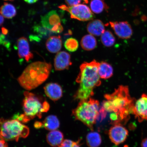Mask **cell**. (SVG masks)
Instances as JSON below:
<instances>
[{
    "label": "cell",
    "instance_id": "cell-1",
    "mask_svg": "<svg viewBox=\"0 0 147 147\" xmlns=\"http://www.w3.org/2000/svg\"><path fill=\"white\" fill-rule=\"evenodd\" d=\"M107 102L108 111L118 114L122 125L130 118V114L135 105V101L129 94L127 86H120L111 94L105 95Z\"/></svg>",
    "mask_w": 147,
    "mask_h": 147
},
{
    "label": "cell",
    "instance_id": "cell-2",
    "mask_svg": "<svg viewBox=\"0 0 147 147\" xmlns=\"http://www.w3.org/2000/svg\"><path fill=\"white\" fill-rule=\"evenodd\" d=\"M51 67L50 63L34 62L26 68L18 78V81L22 87L27 90L35 89L49 78Z\"/></svg>",
    "mask_w": 147,
    "mask_h": 147
},
{
    "label": "cell",
    "instance_id": "cell-3",
    "mask_svg": "<svg viewBox=\"0 0 147 147\" xmlns=\"http://www.w3.org/2000/svg\"><path fill=\"white\" fill-rule=\"evenodd\" d=\"M24 94L22 105L24 113L17 118L21 122H27L36 117L41 118L42 113L49 111L50 106L41 96L28 91L24 92Z\"/></svg>",
    "mask_w": 147,
    "mask_h": 147
},
{
    "label": "cell",
    "instance_id": "cell-4",
    "mask_svg": "<svg viewBox=\"0 0 147 147\" xmlns=\"http://www.w3.org/2000/svg\"><path fill=\"white\" fill-rule=\"evenodd\" d=\"M100 63L94 60L90 62H84L80 67V71L76 81L80 84V89L93 91L95 87L101 84L98 72Z\"/></svg>",
    "mask_w": 147,
    "mask_h": 147
},
{
    "label": "cell",
    "instance_id": "cell-5",
    "mask_svg": "<svg viewBox=\"0 0 147 147\" xmlns=\"http://www.w3.org/2000/svg\"><path fill=\"white\" fill-rule=\"evenodd\" d=\"M99 108L98 101L90 98L80 101L76 108L73 110L72 115L75 119L81 121L92 130L99 115Z\"/></svg>",
    "mask_w": 147,
    "mask_h": 147
},
{
    "label": "cell",
    "instance_id": "cell-6",
    "mask_svg": "<svg viewBox=\"0 0 147 147\" xmlns=\"http://www.w3.org/2000/svg\"><path fill=\"white\" fill-rule=\"evenodd\" d=\"M29 134V128L17 119H0V135L5 140L17 142L20 138H26Z\"/></svg>",
    "mask_w": 147,
    "mask_h": 147
},
{
    "label": "cell",
    "instance_id": "cell-7",
    "mask_svg": "<svg viewBox=\"0 0 147 147\" xmlns=\"http://www.w3.org/2000/svg\"><path fill=\"white\" fill-rule=\"evenodd\" d=\"M61 10L69 13L71 18L82 21H91L95 18L94 15L89 7L85 4H78L73 6L62 5L58 7Z\"/></svg>",
    "mask_w": 147,
    "mask_h": 147
},
{
    "label": "cell",
    "instance_id": "cell-8",
    "mask_svg": "<svg viewBox=\"0 0 147 147\" xmlns=\"http://www.w3.org/2000/svg\"><path fill=\"white\" fill-rule=\"evenodd\" d=\"M110 24L119 38L128 39L131 37L133 31L131 26L127 21L110 22Z\"/></svg>",
    "mask_w": 147,
    "mask_h": 147
},
{
    "label": "cell",
    "instance_id": "cell-9",
    "mask_svg": "<svg viewBox=\"0 0 147 147\" xmlns=\"http://www.w3.org/2000/svg\"><path fill=\"white\" fill-rule=\"evenodd\" d=\"M132 114L135 115L140 122L147 121V94H143L135 103L132 110Z\"/></svg>",
    "mask_w": 147,
    "mask_h": 147
},
{
    "label": "cell",
    "instance_id": "cell-10",
    "mask_svg": "<svg viewBox=\"0 0 147 147\" xmlns=\"http://www.w3.org/2000/svg\"><path fill=\"white\" fill-rule=\"evenodd\" d=\"M128 135V130L121 125H115L109 130L110 139L112 142L117 145L123 143Z\"/></svg>",
    "mask_w": 147,
    "mask_h": 147
},
{
    "label": "cell",
    "instance_id": "cell-11",
    "mask_svg": "<svg viewBox=\"0 0 147 147\" xmlns=\"http://www.w3.org/2000/svg\"><path fill=\"white\" fill-rule=\"evenodd\" d=\"M70 55L65 51L58 53L54 59V67L56 71L68 69L71 65Z\"/></svg>",
    "mask_w": 147,
    "mask_h": 147
},
{
    "label": "cell",
    "instance_id": "cell-12",
    "mask_svg": "<svg viewBox=\"0 0 147 147\" xmlns=\"http://www.w3.org/2000/svg\"><path fill=\"white\" fill-rule=\"evenodd\" d=\"M18 54L20 58L25 59L27 62L33 58L34 55L30 51L29 43L26 38H20L17 41Z\"/></svg>",
    "mask_w": 147,
    "mask_h": 147
},
{
    "label": "cell",
    "instance_id": "cell-13",
    "mask_svg": "<svg viewBox=\"0 0 147 147\" xmlns=\"http://www.w3.org/2000/svg\"><path fill=\"white\" fill-rule=\"evenodd\" d=\"M44 89L46 95L51 100H58L62 96L63 91L61 86L56 83H49Z\"/></svg>",
    "mask_w": 147,
    "mask_h": 147
},
{
    "label": "cell",
    "instance_id": "cell-14",
    "mask_svg": "<svg viewBox=\"0 0 147 147\" xmlns=\"http://www.w3.org/2000/svg\"><path fill=\"white\" fill-rule=\"evenodd\" d=\"M60 16L56 11L53 10L42 16L41 23L42 26L50 31L55 26L60 23Z\"/></svg>",
    "mask_w": 147,
    "mask_h": 147
},
{
    "label": "cell",
    "instance_id": "cell-15",
    "mask_svg": "<svg viewBox=\"0 0 147 147\" xmlns=\"http://www.w3.org/2000/svg\"><path fill=\"white\" fill-rule=\"evenodd\" d=\"M88 32L92 35L100 36L105 32V27L102 22L100 20H91L87 26Z\"/></svg>",
    "mask_w": 147,
    "mask_h": 147
},
{
    "label": "cell",
    "instance_id": "cell-16",
    "mask_svg": "<svg viewBox=\"0 0 147 147\" xmlns=\"http://www.w3.org/2000/svg\"><path fill=\"white\" fill-rule=\"evenodd\" d=\"M46 46L49 52L52 53H58L62 47L61 37L60 36L50 37L46 42Z\"/></svg>",
    "mask_w": 147,
    "mask_h": 147
},
{
    "label": "cell",
    "instance_id": "cell-17",
    "mask_svg": "<svg viewBox=\"0 0 147 147\" xmlns=\"http://www.w3.org/2000/svg\"><path fill=\"white\" fill-rule=\"evenodd\" d=\"M63 133L59 130L51 131L47 134V140L48 143L53 147L59 146L63 141Z\"/></svg>",
    "mask_w": 147,
    "mask_h": 147
},
{
    "label": "cell",
    "instance_id": "cell-18",
    "mask_svg": "<svg viewBox=\"0 0 147 147\" xmlns=\"http://www.w3.org/2000/svg\"><path fill=\"white\" fill-rule=\"evenodd\" d=\"M80 44L82 48L84 50L90 51L96 48L97 41L96 38L93 35L87 34L83 37Z\"/></svg>",
    "mask_w": 147,
    "mask_h": 147
},
{
    "label": "cell",
    "instance_id": "cell-19",
    "mask_svg": "<svg viewBox=\"0 0 147 147\" xmlns=\"http://www.w3.org/2000/svg\"><path fill=\"white\" fill-rule=\"evenodd\" d=\"M98 72L100 78L106 80L113 76V68L111 65L107 62H102L99 65Z\"/></svg>",
    "mask_w": 147,
    "mask_h": 147
},
{
    "label": "cell",
    "instance_id": "cell-20",
    "mask_svg": "<svg viewBox=\"0 0 147 147\" xmlns=\"http://www.w3.org/2000/svg\"><path fill=\"white\" fill-rule=\"evenodd\" d=\"M42 124L44 127L49 131L56 130L60 126L59 121L57 117L54 115L48 116L46 117Z\"/></svg>",
    "mask_w": 147,
    "mask_h": 147
},
{
    "label": "cell",
    "instance_id": "cell-21",
    "mask_svg": "<svg viewBox=\"0 0 147 147\" xmlns=\"http://www.w3.org/2000/svg\"><path fill=\"white\" fill-rule=\"evenodd\" d=\"M90 7L92 11L96 14L100 13L109 8L104 0H91Z\"/></svg>",
    "mask_w": 147,
    "mask_h": 147
},
{
    "label": "cell",
    "instance_id": "cell-22",
    "mask_svg": "<svg viewBox=\"0 0 147 147\" xmlns=\"http://www.w3.org/2000/svg\"><path fill=\"white\" fill-rule=\"evenodd\" d=\"M0 13L5 18H11L16 16V10L13 5L5 3L0 8Z\"/></svg>",
    "mask_w": 147,
    "mask_h": 147
},
{
    "label": "cell",
    "instance_id": "cell-23",
    "mask_svg": "<svg viewBox=\"0 0 147 147\" xmlns=\"http://www.w3.org/2000/svg\"><path fill=\"white\" fill-rule=\"evenodd\" d=\"M86 142L89 147H98L102 142L100 134L93 132L88 134L86 137Z\"/></svg>",
    "mask_w": 147,
    "mask_h": 147
},
{
    "label": "cell",
    "instance_id": "cell-24",
    "mask_svg": "<svg viewBox=\"0 0 147 147\" xmlns=\"http://www.w3.org/2000/svg\"><path fill=\"white\" fill-rule=\"evenodd\" d=\"M100 40L103 45L107 47L113 46L115 42V37L109 30L105 31L101 35Z\"/></svg>",
    "mask_w": 147,
    "mask_h": 147
},
{
    "label": "cell",
    "instance_id": "cell-25",
    "mask_svg": "<svg viewBox=\"0 0 147 147\" xmlns=\"http://www.w3.org/2000/svg\"><path fill=\"white\" fill-rule=\"evenodd\" d=\"M64 47L67 50L71 52H74L78 49V42L74 38H69L66 40L64 43Z\"/></svg>",
    "mask_w": 147,
    "mask_h": 147
},
{
    "label": "cell",
    "instance_id": "cell-26",
    "mask_svg": "<svg viewBox=\"0 0 147 147\" xmlns=\"http://www.w3.org/2000/svg\"><path fill=\"white\" fill-rule=\"evenodd\" d=\"M34 29V32L41 36L47 35L48 34V32L50 31L43 26H42L39 25L35 26Z\"/></svg>",
    "mask_w": 147,
    "mask_h": 147
},
{
    "label": "cell",
    "instance_id": "cell-27",
    "mask_svg": "<svg viewBox=\"0 0 147 147\" xmlns=\"http://www.w3.org/2000/svg\"><path fill=\"white\" fill-rule=\"evenodd\" d=\"M63 28L61 23L58 24L55 26L51 29V32L53 33L58 34L61 33L63 32Z\"/></svg>",
    "mask_w": 147,
    "mask_h": 147
},
{
    "label": "cell",
    "instance_id": "cell-28",
    "mask_svg": "<svg viewBox=\"0 0 147 147\" xmlns=\"http://www.w3.org/2000/svg\"><path fill=\"white\" fill-rule=\"evenodd\" d=\"M73 141L69 140H64L59 147H73Z\"/></svg>",
    "mask_w": 147,
    "mask_h": 147
},
{
    "label": "cell",
    "instance_id": "cell-29",
    "mask_svg": "<svg viewBox=\"0 0 147 147\" xmlns=\"http://www.w3.org/2000/svg\"><path fill=\"white\" fill-rule=\"evenodd\" d=\"M82 0H65V2L69 6H74V5L80 4Z\"/></svg>",
    "mask_w": 147,
    "mask_h": 147
},
{
    "label": "cell",
    "instance_id": "cell-30",
    "mask_svg": "<svg viewBox=\"0 0 147 147\" xmlns=\"http://www.w3.org/2000/svg\"><path fill=\"white\" fill-rule=\"evenodd\" d=\"M0 147H8V144L5 140L0 135Z\"/></svg>",
    "mask_w": 147,
    "mask_h": 147
},
{
    "label": "cell",
    "instance_id": "cell-31",
    "mask_svg": "<svg viewBox=\"0 0 147 147\" xmlns=\"http://www.w3.org/2000/svg\"><path fill=\"white\" fill-rule=\"evenodd\" d=\"M141 146V147H147V138L144 139L142 141Z\"/></svg>",
    "mask_w": 147,
    "mask_h": 147
},
{
    "label": "cell",
    "instance_id": "cell-32",
    "mask_svg": "<svg viewBox=\"0 0 147 147\" xmlns=\"http://www.w3.org/2000/svg\"><path fill=\"white\" fill-rule=\"evenodd\" d=\"M5 36L3 34H0V44H3L4 43Z\"/></svg>",
    "mask_w": 147,
    "mask_h": 147
},
{
    "label": "cell",
    "instance_id": "cell-33",
    "mask_svg": "<svg viewBox=\"0 0 147 147\" xmlns=\"http://www.w3.org/2000/svg\"><path fill=\"white\" fill-rule=\"evenodd\" d=\"M1 31L3 34L6 35L8 34V29L5 27L2 28Z\"/></svg>",
    "mask_w": 147,
    "mask_h": 147
},
{
    "label": "cell",
    "instance_id": "cell-34",
    "mask_svg": "<svg viewBox=\"0 0 147 147\" xmlns=\"http://www.w3.org/2000/svg\"><path fill=\"white\" fill-rule=\"evenodd\" d=\"M42 126H43L42 123L39 122H36L34 124L35 127L36 128L41 127Z\"/></svg>",
    "mask_w": 147,
    "mask_h": 147
},
{
    "label": "cell",
    "instance_id": "cell-35",
    "mask_svg": "<svg viewBox=\"0 0 147 147\" xmlns=\"http://www.w3.org/2000/svg\"><path fill=\"white\" fill-rule=\"evenodd\" d=\"M27 3H29V4H32L36 2L38 0H24Z\"/></svg>",
    "mask_w": 147,
    "mask_h": 147
},
{
    "label": "cell",
    "instance_id": "cell-36",
    "mask_svg": "<svg viewBox=\"0 0 147 147\" xmlns=\"http://www.w3.org/2000/svg\"><path fill=\"white\" fill-rule=\"evenodd\" d=\"M79 142V141L77 142H73V147H80Z\"/></svg>",
    "mask_w": 147,
    "mask_h": 147
},
{
    "label": "cell",
    "instance_id": "cell-37",
    "mask_svg": "<svg viewBox=\"0 0 147 147\" xmlns=\"http://www.w3.org/2000/svg\"><path fill=\"white\" fill-rule=\"evenodd\" d=\"M4 19L2 16L0 14V26L3 24L4 22Z\"/></svg>",
    "mask_w": 147,
    "mask_h": 147
},
{
    "label": "cell",
    "instance_id": "cell-38",
    "mask_svg": "<svg viewBox=\"0 0 147 147\" xmlns=\"http://www.w3.org/2000/svg\"><path fill=\"white\" fill-rule=\"evenodd\" d=\"M5 1H14V0H5Z\"/></svg>",
    "mask_w": 147,
    "mask_h": 147
}]
</instances>
